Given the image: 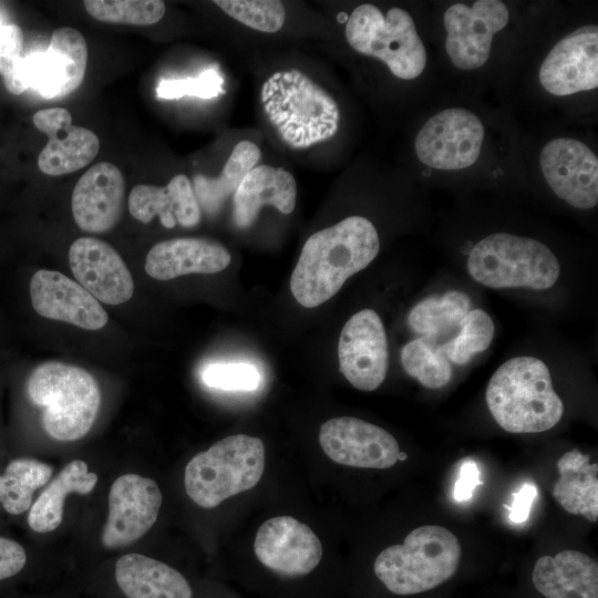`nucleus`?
Masks as SVG:
<instances>
[{
	"label": "nucleus",
	"mask_w": 598,
	"mask_h": 598,
	"mask_svg": "<svg viewBox=\"0 0 598 598\" xmlns=\"http://www.w3.org/2000/svg\"><path fill=\"white\" fill-rule=\"evenodd\" d=\"M380 250L373 224L350 216L311 235L291 274L290 290L299 305L315 308L332 298L346 280L372 262Z\"/></svg>",
	"instance_id": "1"
},
{
	"label": "nucleus",
	"mask_w": 598,
	"mask_h": 598,
	"mask_svg": "<svg viewBox=\"0 0 598 598\" xmlns=\"http://www.w3.org/2000/svg\"><path fill=\"white\" fill-rule=\"evenodd\" d=\"M485 399L496 423L511 433L550 430L564 414L549 369L535 357L504 362L489 379Z\"/></svg>",
	"instance_id": "2"
},
{
	"label": "nucleus",
	"mask_w": 598,
	"mask_h": 598,
	"mask_svg": "<svg viewBox=\"0 0 598 598\" xmlns=\"http://www.w3.org/2000/svg\"><path fill=\"white\" fill-rule=\"evenodd\" d=\"M260 95L269 122L292 148L310 147L338 132L336 100L299 70L274 73Z\"/></svg>",
	"instance_id": "3"
},
{
	"label": "nucleus",
	"mask_w": 598,
	"mask_h": 598,
	"mask_svg": "<svg viewBox=\"0 0 598 598\" xmlns=\"http://www.w3.org/2000/svg\"><path fill=\"white\" fill-rule=\"evenodd\" d=\"M462 549L445 527L426 525L413 529L402 545L383 549L374 561V574L395 595L431 590L456 573Z\"/></svg>",
	"instance_id": "4"
},
{
	"label": "nucleus",
	"mask_w": 598,
	"mask_h": 598,
	"mask_svg": "<svg viewBox=\"0 0 598 598\" xmlns=\"http://www.w3.org/2000/svg\"><path fill=\"white\" fill-rule=\"evenodd\" d=\"M30 400L44 409L45 432L59 441H75L92 427L101 404L96 380L86 370L62 362H44L28 380Z\"/></svg>",
	"instance_id": "5"
},
{
	"label": "nucleus",
	"mask_w": 598,
	"mask_h": 598,
	"mask_svg": "<svg viewBox=\"0 0 598 598\" xmlns=\"http://www.w3.org/2000/svg\"><path fill=\"white\" fill-rule=\"evenodd\" d=\"M265 468L264 442L246 434L227 436L196 454L186 465L185 489L203 508L255 487Z\"/></svg>",
	"instance_id": "6"
},
{
	"label": "nucleus",
	"mask_w": 598,
	"mask_h": 598,
	"mask_svg": "<svg viewBox=\"0 0 598 598\" xmlns=\"http://www.w3.org/2000/svg\"><path fill=\"white\" fill-rule=\"evenodd\" d=\"M466 267L475 281L495 289L545 290L560 275L558 259L547 245L507 233L488 235L475 244Z\"/></svg>",
	"instance_id": "7"
},
{
	"label": "nucleus",
	"mask_w": 598,
	"mask_h": 598,
	"mask_svg": "<svg viewBox=\"0 0 598 598\" xmlns=\"http://www.w3.org/2000/svg\"><path fill=\"white\" fill-rule=\"evenodd\" d=\"M344 34L354 51L381 60L399 79H416L425 69L424 44L412 17L401 8L384 14L374 4H361L349 16Z\"/></svg>",
	"instance_id": "8"
},
{
	"label": "nucleus",
	"mask_w": 598,
	"mask_h": 598,
	"mask_svg": "<svg viewBox=\"0 0 598 598\" xmlns=\"http://www.w3.org/2000/svg\"><path fill=\"white\" fill-rule=\"evenodd\" d=\"M86 63L84 37L63 27L53 31L45 52L21 56L2 76L3 83L12 94L32 89L45 99L61 97L82 84Z\"/></svg>",
	"instance_id": "9"
},
{
	"label": "nucleus",
	"mask_w": 598,
	"mask_h": 598,
	"mask_svg": "<svg viewBox=\"0 0 598 598\" xmlns=\"http://www.w3.org/2000/svg\"><path fill=\"white\" fill-rule=\"evenodd\" d=\"M484 137L485 128L473 112L452 107L425 122L415 137L414 148L425 166L456 171L478 159Z\"/></svg>",
	"instance_id": "10"
},
{
	"label": "nucleus",
	"mask_w": 598,
	"mask_h": 598,
	"mask_svg": "<svg viewBox=\"0 0 598 598\" xmlns=\"http://www.w3.org/2000/svg\"><path fill=\"white\" fill-rule=\"evenodd\" d=\"M509 20L506 4L499 0H477L472 4L454 3L443 16L445 50L461 70H475L489 58L493 37Z\"/></svg>",
	"instance_id": "11"
},
{
	"label": "nucleus",
	"mask_w": 598,
	"mask_h": 598,
	"mask_svg": "<svg viewBox=\"0 0 598 598\" xmlns=\"http://www.w3.org/2000/svg\"><path fill=\"white\" fill-rule=\"evenodd\" d=\"M338 358L340 372L358 390L373 391L384 381L389 367V347L380 316L362 309L343 326Z\"/></svg>",
	"instance_id": "12"
},
{
	"label": "nucleus",
	"mask_w": 598,
	"mask_h": 598,
	"mask_svg": "<svg viewBox=\"0 0 598 598\" xmlns=\"http://www.w3.org/2000/svg\"><path fill=\"white\" fill-rule=\"evenodd\" d=\"M163 502L155 481L124 474L112 484L109 515L101 542L107 548L127 546L144 536L155 524Z\"/></svg>",
	"instance_id": "13"
},
{
	"label": "nucleus",
	"mask_w": 598,
	"mask_h": 598,
	"mask_svg": "<svg viewBox=\"0 0 598 598\" xmlns=\"http://www.w3.org/2000/svg\"><path fill=\"white\" fill-rule=\"evenodd\" d=\"M539 164L551 190L570 206L590 209L598 204V158L582 142L557 137L542 150Z\"/></svg>",
	"instance_id": "14"
},
{
	"label": "nucleus",
	"mask_w": 598,
	"mask_h": 598,
	"mask_svg": "<svg viewBox=\"0 0 598 598\" xmlns=\"http://www.w3.org/2000/svg\"><path fill=\"white\" fill-rule=\"evenodd\" d=\"M319 443L326 455L341 465L389 468L399 461L400 446L391 433L352 416L322 423Z\"/></svg>",
	"instance_id": "15"
},
{
	"label": "nucleus",
	"mask_w": 598,
	"mask_h": 598,
	"mask_svg": "<svg viewBox=\"0 0 598 598\" xmlns=\"http://www.w3.org/2000/svg\"><path fill=\"white\" fill-rule=\"evenodd\" d=\"M546 92L565 96L598 86V28L585 25L558 41L539 69Z\"/></svg>",
	"instance_id": "16"
},
{
	"label": "nucleus",
	"mask_w": 598,
	"mask_h": 598,
	"mask_svg": "<svg viewBox=\"0 0 598 598\" xmlns=\"http://www.w3.org/2000/svg\"><path fill=\"white\" fill-rule=\"evenodd\" d=\"M254 551L267 568L285 576H301L318 566L322 545L306 524L291 516H277L258 528Z\"/></svg>",
	"instance_id": "17"
},
{
	"label": "nucleus",
	"mask_w": 598,
	"mask_h": 598,
	"mask_svg": "<svg viewBox=\"0 0 598 598\" xmlns=\"http://www.w3.org/2000/svg\"><path fill=\"white\" fill-rule=\"evenodd\" d=\"M69 264L78 282L96 300L116 306L132 298V275L106 241L94 237L76 239L69 249Z\"/></svg>",
	"instance_id": "18"
},
{
	"label": "nucleus",
	"mask_w": 598,
	"mask_h": 598,
	"mask_svg": "<svg viewBox=\"0 0 598 598\" xmlns=\"http://www.w3.org/2000/svg\"><path fill=\"white\" fill-rule=\"evenodd\" d=\"M32 307L41 317L85 330L105 327L109 315L85 288L65 275L41 269L30 280Z\"/></svg>",
	"instance_id": "19"
},
{
	"label": "nucleus",
	"mask_w": 598,
	"mask_h": 598,
	"mask_svg": "<svg viewBox=\"0 0 598 598\" xmlns=\"http://www.w3.org/2000/svg\"><path fill=\"white\" fill-rule=\"evenodd\" d=\"M35 127L47 134L48 143L38 157L39 169L50 176L76 172L90 164L100 150V140L91 130L74 126L66 109L40 110L33 115Z\"/></svg>",
	"instance_id": "20"
},
{
	"label": "nucleus",
	"mask_w": 598,
	"mask_h": 598,
	"mask_svg": "<svg viewBox=\"0 0 598 598\" xmlns=\"http://www.w3.org/2000/svg\"><path fill=\"white\" fill-rule=\"evenodd\" d=\"M125 181L120 168L109 162L90 167L78 181L72 193V214L76 225L86 233H105L121 219Z\"/></svg>",
	"instance_id": "21"
},
{
	"label": "nucleus",
	"mask_w": 598,
	"mask_h": 598,
	"mask_svg": "<svg viewBox=\"0 0 598 598\" xmlns=\"http://www.w3.org/2000/svg\"><path fill=\"white\" fill-rule=\"evenodd\" d=\"M229 251L220 243L200 237H182L155 244L146 255L145 271L157 280L189 274H216L230 264Z\"/></svg>",
	"instance_id": "22"
},
{
	"label": "nucleus",
	"mask_w": 598,
	"mask_h": 598,
	"mask_svg": "<svg viewBox=\"0 0 598 598\" xmlns=\"http://www.w3.org/2000/svg\"><path fill=\"white\" fill-rule=\"evenodd\" d=\"M130 214L143 224H148L155 216L166 228L176 224L194 227L200 220V208L192 183L184 174L175 175L166 186L147 184L134 186L128 196Z\"/></svg>",
	"instance_id": "23"
},
{
	"label": "nucleus",
	"mask_w": 598,
	"mask_h": 598,
	"mask_svg": "<svg viewBox=\"0 0 598 598\" xmlns=\"http://www.w3.org/2000/svg\"><path fill=\"white\" fill-rule=\"evenodd\" d=\"M297 200V183L288 171L270 165L255 166L234 193L233 218L238 228H248L264 205L291 214Z\"/></svg>",
	"instance_id": "24"
},
{
	"label": "nucleus",
	"mask_w": 598,
	"mask_h": 598,
	"mask_svg": "<svg viewBox=\"0 0 598 598\" xmlns=\"http://www.w3.org/2000/svg\"><path fill=\"white\" fill-rule=\"evenodd\" d=\"M532 580L546 598H598L597 561L577 550L539 557Z\"/></svg>",
	"instance_id": "25"
},
{
	"label": "nucleus",
	"mask_w": 598,
	"mask_h": 598,
	"mask_svg": "<svg viewBox=\"0 0 598 598\" xmlns=\"http://www.w3.org/2000/svg\"><path fill=\"white\" fill-rule=\"evenodd\" d=\"M115 579L127 598H192L185 577L175 568L141 554H127L115 564Z\"/></svg>",
	"instance_id": "26"
},
{
	"label": "nucleus",
	"mask_w": 598,
	"mask_h": 598,
	"mask_svg": "<svg viewBox=\"0 0 598 598\" xmlns=\"http://www.w3.org/2000/svg\"><path fill=\"white\" fill-rule=\"evenodd\" d=\"M574 448L557 461L559 478L553 488L557 503L573 515H581L590 522L598 519V464Z\"/></svg>",
	"instance_id": "27"
},
{
	"label": "nucleus",
	"mask_w": 598,
	"mask_h": 598,
	"mask_svg": "<svg viewBox=\"0 0 598 598\" xmlns=\"http://www.w3.org/2000/svg\"><path fill=\"white\" fill-rule=\"evenodd\" d=\"M96 483L97 475L89 472L84 461L68 463L31 505L28 514L30 528L37 533L56 529L63 519L65 497L71 493L89 494Z\"/></svg>",
	"instance_id": "28"
},
{
	"label": "nucleus",
	"mask_w": 598,
	"mask_h": 598,
	"mask_svg": "<svg viewBox=\"0 0 598 598\" xmlns=\"http://www.w3.org/2000/svg\"><path fill=\"white\" fill-rule=\"evenodd\" d=\"M471 306L470 296L461 290L432 295L420 300L410 310L408 326L421 337H430L444 343L457 332Z\"/></svg>",
	"instance_id": "29"
},
{
	"label": "nucleus",
	"mask_w": 598,
	"mask_h": 598,
	"mask_svg": "<svg viewBox=\"0 0 598 598\" xmlns=\"http://www.w3.org/2000/svg\"><path fill=\"white\" fill-rule=\"evenodd\" d=\"M259 147L247 140L237 143L218 177L195 175L194 193L198 204L209 214L217 213L234 194L245 176L260 159Z\"/></svg>",
	"instance_id": "30"
},
{
	"label": "nucleus",
	"mask_w": 598,
	"mask_h": 598,
	"mask_svg": "<svg viewBox=\"0 0 598 598\" xmlns=\"http://www.w3.org/2000/svg\"><path fill=\"white\" fill-rule=\"evenodd\" d=\"M52 471L50 465L37 460L11 461L0 475V503L3 508L14 515L28 511L34 491L49 482Z\"/></svg>",
	"instance_id": "31"
},
{
	"label": "nucleus",
	"mask_w": 598,
	"mask_h": 598,
	"mask_svg": "<svg viewBox=\"0 0 598 598\" xmlns=\"http://www.w3.org/2000/svg\"><path fill=\"white\" fill-rule=\"evenodd\" d=\"M404 371L427 389L445 386L452 379V367L442 343L430 337L408 342L401 351Z\"/></svg>",
	"instance_id": "32"
},
{
	"label": "nucleus",
	"mask_w": 598,
	"mask_h": 598,
	"mask_svg": "<svg viewBox=\"0 0 598 598\" xmlns=\"http://www.w3.org/2000/svg\"><path fill=\"white\" fill-rule=\"evenodd\" d=\"M494 333L495 326L489 315L482 309H473L463 318L457 332L442 343V349L448 361L466 364L489 347Z\"/></svg>",
	"instance_id": "33"
},
{
	"label": "nucleus",
	"mask_w": 598,
	"mask_h": 598,
	"mask_svg": "<svg viewBox=\"0 0 598 598\" xmlns=\"http://www.w3.org/2000/svg\"><path fill=\"white\" fill-rule=\"evenodd\" d=\"M84 8L99 21L130 25L154 24L165 13L159 0H86Z\"/></svg>",
	"instance_id": "34"
},
{
	"label": "nucleus",
	"mask_w": 598,
	"mask_h": 598,
	"mask_svg": "<svg viewBox=\"0 0 598 598\" xmlns=\"http://www.w3.org/2000/svg\"><path fill=\"white\" fill-rule=\"evenodd\" d=\"M226 14L261 32L279 31L286 18L283 4L277 0H216Z\"/></svg>",
	"instance_id": "35"
},
{
	"label": "nucleus",
	"mask_w": 598,
	"mask_h": 598,
	"mask_svg": "<svg viewBox=\"0 0 598 598\" xmlns=\"http://www.w3.org/2000/svg\"><path fill=\"white\" fill-rule=\"evenodd\" d=\"M205 385L223 391H254L260 382L256 367L239 362H216L207 364L200 372Z\"/></svg>",
	"instance_id": "36"
},
{
	"label": "nucleus",
	"mask_w": 598,
	"mask_h": 598,
	"mask_svg": "<svg viewBox=\"0 0 598 598\" xmlns=\"http://www.w3.org/2000/svg\"><path fill=\"white\" fill-rule=\"evenodd\" d=\"M223 92V79L213 69L206 70L197 78L163 80L156 89L157 96L167 100L185 95L212 99Z\"/></svg>",
	"instance_id": "37"
},
{
	"label": "nucleus",
	"mask_w": 598,
	"mask_h": 598,
	"mask_svg": "<svg viewBox=\"0 0 598 598\" xmlns=\"http://www.w3.org/2000/svg\"><path fill=\"white\" fill-rule=\"evenodd\" d=\"M23 45L22 30L17 24L0 27V74L3 76L21 58Z\"/></svg>",
	"instance_id": "38"
},
{
	"label": "nucleus",
	"mask_w": 598,
	"mask_h": 598,
	"mask_svg": "<svg viewBox=\"0 0 598 598\" xmlns=\"http://www.w3.org/2000/svg\"><path fill=\"white\" fill-rule=\"evenodd\" d=\"M25 563L24 548L19 543L0 536V580L18 574Z\"/></svg>",
	"instance_id": "39"
},
{
	"label": "nucleus",
	"mask_w": 598,
	"mask_h": 598,
	"mask_svg": "<svg viewBox=\"0 0 598 598\" xmlns=\"http://www.w3.org/2000/svg\"><path fill=\"white\" fill-rule=\"evenodd\" d=\"M480 470L475 461L465 458L460 468L458 478L455 482L453 497L457 502L471 498L474 488L481 484Z\"/></svg>",
	"instance_id": "40"
},
{
	"label": "nucleus",
	"mask_w": 598,
	"mask_h": 598,
	"mask_svg": "<svg viewBox=\"0 0 598 598\" xmlns=\"http://www.w3.org/2000/svg\"><path fill=\"white\" fill-rule=\"evenodd\" d=\"M537 496V487L534 484L526 483L514 494L512 505H506L509 511V519L513 523H524L530 513V507Z\"/></svg>",
	"instance_id": "41"
},
{
	"label": "nucleus",
	"mask_w": 598,
	"mask_h": 598,
	"mask_svg": "<svg viewBox=\"0 0 598 598\" xmlns=\"http://www.w3.org/2000/svg\"><path fill=\"white\" fill-rule=\"evenodd\" d=\"M406 457H408L406 454H405L404 452H401V451H400V453H399V460H400V461H404V460H406Z\"/></svg>",
	"instance_id": "42"
},
{
	"label": "nucleus",
	"mask_w": 598,
	"mask_h": 598,
	"mask_svg": "<svg viewBox=\"0 0 598 598\" xmlns=\"http://www.w3.org/2000/svg\"><path fill=\"white\" fill-rule=\"evenodd\" d=\"M2 25L1 21H0V27Z\"/></svg>",
	"instance_id": "43"
}]
</instances>
